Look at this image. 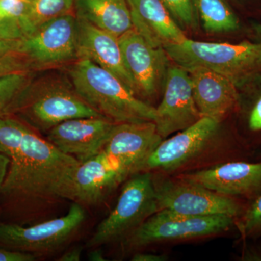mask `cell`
<instances>
[{
    "instance_id": "17",
    "label": "cell",
    "mask_w": 261,
    "mask_h": 261,
    "mask_svg": "<svg viewBox=\"0 0 261 261\" xmlns=\"http://www.w3.org/2000/svg\"><path fill=\"white\" fill-rule=\"evenodd\" d=\"M127 178L102 149L79 165L73 176L70 200L82 205H97Z\"/></svg>"
},
{
    "instance_id": "9",
    "label": "cell",
    "mask_w": 261,
    "mask_h": 261,
    "mask_svg": "<svg viewBox=\"0 0 261 261\" xmlns=\"http://www.w3.org/2000/svg\"><path fill=\"white\" fill-rule=\"evenodd\" d=\"M21 54L34 70L48 69L78 60V20L75 14L53 19L22 39Z\"/></svg>"
},
{
    "instance_id": "6",
    "label": "cell",
    "mask_w": 261,
    "mask_h": 261,
    "mask_svg": "<svg viewBox=\"0 0 261 261\" xmlns=\"http://www.w3.org/2000/svg\"><path fill=\"white\" fill-rule=\"evenodd\" d=\"M236 221L227 216H187L160 210L123 241L126 248L139 249L162 242L205 238L224 232Z\"/></svg>"
},
{
    "instance_id": "3",
    "label": "cell",
    "mask_w": 261,
    "mask_h": 261,
    "mask_svg": "<svg viewBox=\"0 0 261 261\" xmlns=\"http://www.w3.org/2000/svg\"><path fill=\"white\" fill-rule=\"evenodd\" d=\"M169 59L187 69L203 67L243 87L261 75V42L238 44L206 42L185 39L163 47Z\"/></svg>"
},
{
    "instance_id": "39",
    "label": "cell",
    "mask_w": 261,
    "mask_h": 261,
    "mask_svg": "<svg viewBox=\"0 0 261 261\" xmlns=\"http://www.w3.org/2000/svg\"><path fill=\"white\" fill-rule=\"evenodd\" d=\"M28 1H29V2H32V0H28Z\"/></svg>"
},
{
    "instance_id": "35",
    "label": "cell",
    "mask_w": 261,
    "mask_h": 261,
    "mask_svg": "<svg viewBox=\"0 0 261 261\" xmlns=\"http://www.w3.org/2000/svg\"><path fill=\"white\" fill-rule=\"evenodd\" d=\"M82 252L81 247H74L63 254L58 261H80L82 257Z\"/></svg>"
},
{
    "instance_id": "29",
    "label": "cell",
    "mask_w": 261,
    "mask_h": 261,
    "mask_svg": "<svg viewBox=\"0 0 261 261\" xmlns=\"http://www.w3.org/2000/svg\"><path fill=\"white\" fill-rule=\"evenodd\" d=\"M0 39L5 40L24 39L23 31L16 20L0 15Z\"/></svg>"
},
{
    "instance_id": "34",
    "label": "cell",
    "mask_w": 261,
    "mask_h": 261,
    "mask_svg": "<svg viewBox=\"0 0 261 261\" xmlns=\"http://www.w3.org/2000/svg\"><path fill=\"white\" fill-rule=\"evenodd\" d=\"M10 159L8 156L0 153V191L4 185L5 178L9 169Z\"/></svg>"
},
{
    "instance_id": "27",
    "label": "cell",
    "mask_w": 261,
    "mask_h": 261,
    "mask_svg": "<svg viewBox=\"0 0 261 261\" xmlns=\"http://www.w3.org/2000/svg\"><path fill=\"white\" fill-rule=\"evenodd\" d=\"M30 5L28 0H0V15L16 20L23 33Z\"/></svg>"
},
{
    "instance_id": "18",
    "label": "cell",
    "mask_w": 261,
    "mask_h": 261,
    "mask_svg": "<svg viewBox=\"0 0 261 261\" xmlns=\"http://www.w3.org/2000/svg\"><path fill=\"white\" fill-rule=\"evenodd\" d=\"M185 70L190 75L194 99L201 117L221 122L238 106V89L231 80L203 67Z\"/></svg>"
},
{
    "instance_id": "10",
    "label": "cell",
    "mask_w": 261,
    "mask_h": 261,
    "mask_svg": "<svg viewBox=\"0 0 261 261\" xmlns=\"http://www.w3.org/2000/svg\"><path fill=\"white\" fill-rule=\"evenodd\" d=\"M118 39L125 64L137 86V97L143 101L155 97L164 85L169 68L167 53L163 47L149 44L134 29Z\"/></svg>"
},
{
    "instance_id": "12",
    "label": "cell",
    "mask_w": 261,
    "mask_h": 261,
    "mask_svg": "<svg viewBox=\"0 0 261 261\" xmlns=\"http://www.w3.org/2000/svg\"><path fill=\"white\" fill-rule=\"evenodd\" d=\"M220 123L202 117L177 135L163 140L142 165L140 172L171 171L181 168L205 150L217 135Z\"/></svg>"
},
{
    "instance_id": "1",
    "label": "cell",
    "mask_w": 261,
    "mask_h": 261,
    "mask_svg": "<svg viewBox=\"0 0 261 261\" xmlns=\"http://www.w3.org/2000/svg\"><path fill=\"white\" fill-rule=\"evenodd\" d=\"M80 161L63 153L28 126L23 145L10 160L0 200L18 215H34L59 200H70Z\"/></svg>"
},
{
    "instance_id": "38",
    "label": "cell",
    "mask_w": 261,
    "mask_h": 261,
    "mask_svg": "<svg viewBox=\"0 0 261 261\" xmlns=\"http://www.w3.org/2000/svg\"><path fill=\"white\" fill-rule=\"evenodd\" d=\"M254 31H255L257 37H258L259 40L261 42V23L256 24L254 27Z\"/></svg>"
},
{
    "instance_id": "21",
    "label": "cell",
    "mask_w": 261,
    "mask_h": 261,
    "mask_svg": "<svg viewBox=\"0 0 261 261\" xmlns=\"http://www.w3.org/2000/svg\"><path fill=\"white\" fill-rule=\"evenodd\" d=\"M193 4L206 32L226 34L240 29L238 17L226 0H193Z\"/></svg>"
},
{
    "instance_id": "11",
    "label": "cell",
    "mask_w": 261,
    "mask_h": 261,
    "mask_svg": "<svg viewBox=\"0 0 261 261\" xmlns=\"http://www.w3.org/2000/svg\"><path fill=\"white\" fill-rule=\"evenodd\" d=\"M163 140L154 121L116 123L102 150L128 177L140 172Z\"/></svg>"
},
{
    "instance_id": "20",
    "label": "cell",
    "mask_w": 261,
    "mask_h": 261,
    "mask_svg": "<svg viewBox=\"0 0 261 261\" xmlns=\"http://www.w3.org/2000/svg\"><path fill=\"white\" fill-rule=\"evenodd\" d=\"M75 14L119 37L133 29L127 0H74Z\"/></svg>"
},
{
    "instance_id": "24",
    "label": "cell",
    "mask_w": 261,
    "mask_h": 261,
    "mask_svg": "<svg viewBox=\"0 0 261 261\" xmlns=\"http://www.w3.org/2000/svg\"><path fill=\"white\" fill-rule=\"evenodd\" d=\"M27 128L16 117L0 116V153L13 159L21 148Z\"/></svg>"
},
{
    "instance_id": "8",
    "label": "cell",
    "mask_w": 261,
    "mask_h": 261,
    "mask_svg": "<svg viewBox=\"0 0 261 261\" xmlns=\"http://www.w3.org/2000/svg\"><path fill=\"white\" fill-rule=\"evenodd\" d=\"M159 211L193 216H227L238 219L241 204L233 197L221 195L188 182L153 177Z\"/></svg>"
},
{
    "instance_id": "22",
    "label": "cell",
    "mask_w": 261,
    "mask_h": 261,
    "mask_svg": "<svg viewBox=\"0 0 261 261\" xmlns=\"http://www.w3.org/2000/svg\"><path fill=\"white\" fill-rule=\"evenodd\" d=\"M68 14H75L74 0H32L24 27V38L42 24Z\"/></svg>"
},
{
    "instance_id": "14",
    "label": "cell",
    "mask_w": 261,
    "mask_h": 261,
    "mask_svg": "<svg viewBox=\"0 0 261 261\" xmlns=\"http://www.w3.org/2000/svg\"><path fill=\"white\" fill-rule=\"evenodd\" d=\"M115 124L104 116L73 118L51 128L46 140L82 163L102 150Z\"/></svg>"
},
{
    "instance_id": "23",
    "label": "cell",
    "mask_w": 261,
    "mask_h": 261,
    "mask_svg": "<svg viewBox=\"0 0 261 261\" xmlns=\"http://www.w3.org/2000/svg\"><path fill=\"white\" fill-rule=\"evenodd\" d=\"M32 72L0 75V116H11L15 104L34 80Z\"/></svg>"
},
{
    "instance_id": "28",
    "label": "cell",
    "mask_w": 261,
    "mask_h": 261,
    "mask_svg": "<svg viewBox=\"0 0 261 261\" xmlns=\"http://www.w3.org/2000/svg\"><path fill=\"white\" fill-rule=\"evenodd\" d=\"M33 71L35 70L32 63L23 54L10 53L0 56V75Z\"/></svg>"
},
{
    "instance_id": "25",
    "label": "cell",
    "mask_w": 261,
    "mask_h": 261,
    "mask_svg": "<svg viewBox=\"0 0 261 261\" xmlns=\"http://www.w3.org/2000/svg\"><path fill=\"white\" fill-rule=\"evenodd\" d=\"M235 224L244 239L261 237V193L245 209Z\"/></svg>"
},
{
    "instance_id": "5",
    "label": "cell",
    "mask_w": 261,
    "mask_h": 261,
    "mask_svg": "<svg viewBox=\"0 0 261 261\" xmlns=\"http://www.w3.org/2000/svg\"><path fill=\"white\" fill-rule=\"evenodd\" d=\"M157 211L159 207L152 173L146 171L132 175L123 187L114 208L98 225L87 247L94 248L123 241Z\"/></svg>"
},
{
    "instance_id": "32",
    "label": "cell",
    "mask_w": 261,
    "mask_h": 261,
    "mask_svg": "<svg viewBox=\"0 0 261 261\" xmlns=\"http://www.w3.org/2000/svg\"><path fill=\"white\" fill-rule=\"evenodd\" d=\"M22 39L20 40H5L0 39V56L10 53L21 54Z\"/></svg>"
},
{
    "instance_id": "15",
    "label": "cell",
    "mask_w": 261,
    "mask_h": 261,
    "mask_svg": "<svg viewBox=\"0 0 261 261\" xmlns=\"http://www.w3.org/2000/svg\"><path fill=\"white\" fill-rule=\"evenodd\" d=\"M181 181L229 197L255 198L261 193V162L235 161L184 173Z\"/></svg>"
},
{
    "instance_id": "16",
    "label": "cell",
    "mask_w": 261,
    "mask_h": 261,
    "mask_svg": "<svg viewBox=\"0 0 261 261\" xmlns=\"http://www.w3.org/2000/svg\"><path fill=\"white\" fill-rule=\"evenodd\" d=\"M77 20L78 60H89L113 73L137 97V86L125 64L118 37L84 19L77 17Z\"/></svg>"
},
{
    "instance_id": "30",
    "label": "cell",
    "mask_w": 261,
    "mask_h": 261,
    "mask_svg": "<svg viewBox=\"0 0 261 261\" xmlns=\"http://www.w3.org/2000/svg\"><path fill=\"white\" fill-rule=\"evenodd\" d=\"M247 125L252 133H261V92L250 106L247 113Z\"/></svg>"
},
{
    "instance_id": "2",
    "label": "cell",
    "mask_w": 261,
    "mask_h": 261,
    "mask_svg": "<svg viewBox=\"0 0 261 261\" xmlns=\"http://www.w3.org/2000/svg\"><path fill=\"white\" fill-rule=\"evenodd\" d=\"M75 92L90 107L116 123L154 121L153 106L137 97L113 73L87 59L68 70Z\"/></svg>"
},
{
    "instance_id": "19",
    "label": "cell",
    "mask_w": 261,
    "mask_h": 261,
    "mask_svg": "<svg viewBox=\"0 0 261 261\" xmlns=\"http://www.w3.org/2000/svg\"><path fill=\"white\" fill-rule=\"evenodd\" d=\"M133 29L154 47H163L187 39L162 0H127Z\"/></svg>"
},
{
    "instance_id": "26",
    "label": "cell",
    "mask_w": 261,
    "mask_h": 261,
    "mask_svg": "<svg viewBox=\"0 0 261 261\" xmlns=\"http://www.w3.org/2000/svg\"><path fill=\"white\" fill-rule=\"evenodd\" d=\"M178 25L187 28L195 27L197 13L193 0H162Z\"/></svg>"
},
{
    "instance_id": "33",
    "label": "cell",
    "mask_w": 261,
    "mask_h": 261,
    "mask_svg": "<svg viewBox=\"0 0 261 261\" xmlns=\"http://www.w3.org/2000/svg\"><path fill=\"white\" fill-rule=\"evenodd\" d=\"M168 260L166 255L151 253V252H137L132 257L133 261H166Z\"/></svg>"
},
{
    "instance_id": "13",
    "label": "cell",
    "mask_w": 261,
    "mask_h": 261,
    "mask_svg": "<svg viewBox=\"0 0 261 261\" xmlns=\"http://www.w3.org/2000/svg\"><path fill=\"white\" fill-rule=\"evenodd\" d=\"M154 122L164 140L192 126L202 117L194 99L190 75L185 68L178 65L169 67Z\"/></svg>"
},
{
    "instance_id": "37",
    "label": "cell",
    "mask_w": 261,
    "mask_h": 261,
    "mask_svg": "<svg viewBox=\"0 0 261 261\" xmlns=\"http://www.w3.org/2000/svg\"><path fill=\"white\" fill-rule=\"evenodd\" d=\"M89 260L92 261H106V258H105L104 255H103V253L102 250L98 249V247H94L93 250L90 252V253L89 254Z\"/></svg>"
},
{
    "instance_id": "7",
    "label": "cell",
    "mask_w": 261,
    "mask_h": 261,
    "mask_svg": "<svg viewBox=\"0 0 261 261\" xmlns=\"http://www.w3.org/2000/svg\"><path fill=\"white\" fill-rule=\"evenodd\" d=\"M86 219L83 205L73 202L65 216L39 224L23 226L0 224V247L37 255L61 247L77 231Z\"/></svg>"
},
{
    "instance_id": "4",
    "label": "cell",
    "mask_w": 261,
    "mask_h": 261,
    "mask_svg": "<svg viewBox=\"0 0 261 261\" xmlns=\"http://www.w3.org/2000/svg\"><path fill=\"white\" fill-rule=\"evenodd\" d=\"M11 116L37 132H45L67 120L103 116L64 80H34L19 97Z\"/></svg>"
},
{
    "instance_id": "36",
    "label": "cell",
    "mask_w": 261,
    "mask_h": 261,
    "mask_svg": "<svg viewBox=\"0 0 261 261\" xmlns=\"http://www.w3.org/2000/svg\"><path fill=\"white\" fill-rule=\"evenodd\" d=\"M242 260L245 261H261V250L248 248L243 252Z\"/></svg>"
},
{
    "instance_id": "31",
    "label": "cell",
    "mask_w": 261,
    "mask_h": 261,
    "mask_svg": "<svg viewBox=\"0 0 261 261\" xmlns=\"http://www.w3.org/2000/svg\"><path fill=\"white\" fill-rule=\"evenodd\" d=\"M36 258L34 254L0 247V261H34Z\"/></svg>"
}]
</instances>
